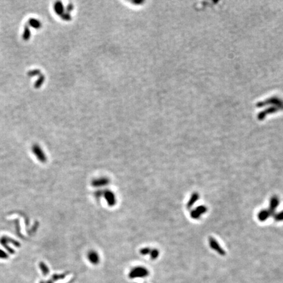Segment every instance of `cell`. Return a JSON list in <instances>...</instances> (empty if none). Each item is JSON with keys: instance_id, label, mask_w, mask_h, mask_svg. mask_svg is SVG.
<instances>
[{"instance_id": "obj_13", "label": "cell", "mask_w": 283, "mask_h": 283, "mask_svg": "<svg viewBox=\"0 0 283 283\" xmlns=\"http://www.w3.org/2000/svg\"><path fill=\"white\" fill-rule=\"evenodd\" d=\"M8 258H9V255L7 254L5 252H4L3 250L0 249V259L6 260Z\"/></svg>"}, {"instance_id": "obj_5", "label": "cell", "mask_w": 283, "mask_h": 283, "mask_svg": "<svg viewBox=\"0 0 283 283\" xmlns=\"http://www.w3.org/2000/svg\"><path fill=\"white\" fill-rule=\"evenodd\" d=\"M88 260L92 264H97L99 262V256L96 251L91 250L89 251L87 254Z\"/></svg>"}, {"instance_id": "obj_14", "label": "cell", "mask_w": 283, "mask_h": 283, "mask_svg": "<svg viewBox=\"0 0 283 283\" xmlns=\"http://www.w3.org/2000/svg\"><path fill=\"white\" fill-rule=\"evenodd\" d=\"M46 283H53V282L51 280H47V282H46Z\"/></svg>"}, {"instance_id": "obj_1", "label": "cell", "mask_w": 283, "mask_h": 283, "mask_svg": "<svg viewBox=\"0 0 283 283\" xmlns=\"http://www.w3.org/2000/svg\"><path fill=\"white\" fill-rule=\"evenodd\" d=\"M32 151L36 158L41 163H45L47 161V157H46L45 154L44 153L43 151L41 150V148L38 145H34L32 148Z\"/></svg>"}, {"instance_id": "obj_15", "label": "cell", "mask_w": 283, "mask_h": 283, "mask_svg": "<svg viewBox=\"0 0 283 283\" xmlns=\"http://www.w3.org/2000/svg\"><path fill=\"white\" fill-rule=\"evenodd\" d=\"M40 283H45V282H44L43 281H41V282H40Z\"/></svg>"}, {"instance_id": "obj_4", "label": "cell", "mask_w": 283, "mask_h": 283, "mask_svg": "<svg viewBox=\"0 0 283 283\" xmlns=\"http://www.w3.org/2000/svg\"><path fill=\"white\" fill-rule=\"evenodd\" d=\"M148 271L144 267H136L131 272V276L133 277H143L148 274Z\"/></svg>"}, {"instance_id": "obj_6", "label": "cell", "mask_w": 283, "mask_h": 283, "mask_svg": "<svg viewBox=\"0 0 283 283\" xmlns=\"http://www.w3.org/2000/svg\"><path fill=\"white\" fill-rule=\"evenodd\" d=\"M0 243L1 244L2 246H3V247L7 250V252H9V253L11 254H14V250L12 248L9 247L8 245V241L7 240L6 237H3L1 238V239H0Z\"/></svg>"}, {"instance_id": "obj_12", "label": "cell", "mask_w": 283, "mask_h": 283, "mask_svg": "<svg viewBox=\"0 0 283 283\" xmlns=\"http://www.w3.org/2000/svg\"><path fill=\"white\" fill-rule=\"evenodd\" d=\"M6 239H7V241H8V243H12V244H13V245L16 246V247H20V245H20V243H19L18 242H17V241L13 240V239H11V238L7 237H6Z\"/></svg>"}, {"instance_id": "obj_3", "label": "cell", "mask_w": 283, "mask_h": 283, "mask_svg": "<svg viewBox=\"0 0 283 283\" xmlns=\"http://www.w3.org/2000/svg\"><path fill=\"white\" fill-rule=\"evenodd\" d=\"M109 180L108 178L101 177L98 178L94 179L92 181V185L95 187H100L104 185H106L109 184Z\"/></svg>"}, {"instance_id": "obj_2", "label": "cell", "mask_w": 283, "mask_h": 283, "mask_svg": "<svg viewBox=\"0 0 283 283\" xmlns=\"http://www.w3.org/2000/svg\"><path fill=\"white\" fill-rule=\"evenodd\" d=\"M102 196L104 197L105 199L109 206H113L116 204V196L114 193L109 190H105L102 193Z\"/></svg>"}, {"instance_id": "obj_11", "label": "cell", "mask_w": 283, "mask_h": 283, "mask_svg": "<svg viewBox=\"0 0 283 283\" xmlns=\"http://www.w3.org/2000/svg\"><path fill=\"white\" fill-rule=\"evenodd\" d=\"M151 250H152V249H151L150 248L146 247V248H142V249L140 250V253L142 255L150 254V252H151Z\"/></svg>"}, {"instance_id": "obj_8", "label": "cell", "mask_w": 283, "mask_h": 283, "mask_svg": "<svg viewBox=\"0 0 283 283\" xmlns=\"http://www.w3.org/2000/svg\"><path fill=\"white\" fill-rule=\"evenodd\" d=\"M197 198H198V196H197L196 193H193V195H192V196L191 197V198H190L189 201L187 203V208H191V207L193 206V204L197 200Z\"/></svg>"}, {"instance_id": "obj_9", "label": "cell", "mask_w": 283, "mask_h": 283, "mask_svg": "<svg viewBox=\"0 0 283 283\" xmlns=\"http://www.w3.org/2000/svg\"><path fill=\"white\" fill-rule=\"evenodd\" d=\"M67 275V273H63V274H54L52 276V281H57V280L64 279Z\"/></svg>"}, {"instance_id": "obj_10", "label": "cell", "mask_w": 283, "mask_h": 283, "mask_svg": "<svg viewBox=\"0 0 283 283\" xmlns=\"http://www.w3.org/2000/svg\"><path fill=\"white\" fill-rule=\"evenodd\" d=\"M150 254L152 259H155V258H157L159 256V250L157 249H152Z\"/></svg>"}, {"instance_id": "obj_7", "label": "cell", "mask_w": 283, "mask_h": 283, "mask_svg": "<svg viewBox=\"0 0 283 283\" xmlns=\"http://www.w3.org/2000/svg\"><path fill=\"white\" fill-rule=\"evenodd\" d=\"M39 267H40L41 272H42L44 276H47V275H49V269L47 265L43 262H40V264H39Z\"/></svg>"}]
</instances>
